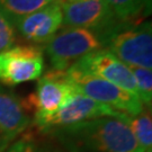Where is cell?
Returning a JSON list of instances; mask_svg holds the SVG:
<instances>
[{"instance_id":"cell-1","label":"cell","mask_w":152,"mask_h":152,"mask_svg":"<svg viewBox=\"0 0 152 152\" xmlns=\"http://www.w3.org/2000/svg\"><path fill=\"white\" fill-rule=\"evenodd\" d=\"M126 117H99L46 132L72 152H143Z\"/></svg>"},{"instance_id":"cell-2","label":"cell","mask_w":152,"mask_h":152,"mask_svg":"<svg viewBox=\"0 0 152 152\" xmlns=\"http://www.w3.org/2000/svg\"><path fill=\"white\" fill-rule=\"evenodd\" d=\"M104 49L130 68H152L151 22L121 23L104 37Z\"/></svg>"},{"instance_id":"cell-3","label":"cell","mask_w":152,"mask_h":152,"mask_svg":"<svg viewBox=\"0 0 152 152\" xmlns=\"http://www.w3.org/2000/svg\"><path fill=\"white\" fill-rule=\"evenodd\" d=\"M52 70L65 71L77 60L90 52L104 49L97 33L78 27H65L45 43Z\"/></svg>"},{"instance_id":"cell-4","label":"cell","mask_w":152,"mask_h":152,"mask_svg":"<svg viewBox=\"0 0 152 152\" xmlns=\"http://www.w3.org/2000/svg\"><path fill=\"white\" fill-rule=\"evenodd\" d=\"M65 73L71 86L78 94L131 116L139 115L144 109L142 102L133 94L99 77L80 72L72 68H68Z\"/></svg>"},{"instance_id":"cell-5","label":"cell","mask_w":152,"mask_h":152,"mask_svg":"<svg viewBox=\"0 0 152 152\" xmlns=\"http://www.w3.org/2000/svg\"><path fill=\"white\" fill-rule=\"evenodd\" d=\"M126 115L127 114L112 108L110 106L76 92L54 114L34 118V124L41 132L46 133L51 130L70 126L99 117L110 116L124 118Z\"/></svg>"},{"instance_id":"cell-6","label":"cell","mask_w":152,"mask_h":152,"mask_svg":"<svg viewBox=\"0 0 152 152\" xmlns=\"http://www.w3.org/2000/svg\"><path fill=\"white\" fill-rule=\"evenodd\" d=\"M65 27L86 28L104 37L121 23L105 0H70L61 4Z\"/></svg>"},{"instance_id":"cell-7","label":"cell","mask_w":152,"mask_h":152,"mask_svg":"<svg viewBox=\"0 0 152 152\" xmlns=\"http://www.w3.org/2000/svg\"><path fill=\"white\" fill-rule=\"evenodd\" d=\"M43 70V50L38 45H18L0 52V82L6 86L36 80Z\"/></svg>"},{"instance_id":"cell-8","label":"cell","mask_w":152,"mask_h":152,"mask_svg":"<svg viewBox=\"0 0 152 152\" xmlns=\"http://www.w3.org/2000/svg\"><path fill=\"white\" fill-rule=\"evenodd\" d=\"M70 68L99 77L139 98L136 82L131 68L124 64L108 50L100 49L90 52L77 60Z\"/></svg>"},{"instance_id":"cell-9","label":"cell","mask_w":152,"mask_h":152,"mask_svg":"<svg viewBox=\"0 0 152 152\" xmlns=\"http://www.w3.org/2000/svg\"><path fill=\"white\" fill-rule=\"evenodd\" d=\"M38 79L35 91L24 103L26 108L34 110V118L54 114L76 94L65 71L51 70Z\"/></svg>"},{"instance_id":"cell-10","label":"cell","mask_w":152,"mask_h":152,"mask_svg":"<svg viewBox=\"0 0 152 152\" xmlns=\"http://www.w3.org/2000/svg\"><path fill=\"white\" fill-rule=\"evenodd\" d=\"M63 20L61 2L54 0L44 8L10 23L23 38L32 43H46L54 36Z\"/></svg>"},{"instance_id":"cell-11","label":"cell","mask_w":152,"mask_h":152,"mask_svg":"<svg viewBox=\"0 0 152 152\" xmlns=\"http://www.w3.org/2000/svg\"><path fill=\"white\" fill-rule=\"evenodd\" d=\"M32 124L25 104L0 86V152H5Z\"/></svg>"},{"instance_id":"cell-12","label":"cell","mask_w":152,"mask_h":152,"mask_svg":"<svg viewBox=\"0 0 152 152\" xmlns=\"http://www.w3.org/2000/svg\"><path fill=\"white\" fill-rule=\"evenodd\" d=\"M115 17L122 23L140 24L150 14L151 0H105Z\"/></svg>"},{"instance_id":"cell-13","label":"cell","mask_w":152,"mask_h":152,"mask_svg":"<svg viewBox=\"0 0 152 152\" xmlns=\"http://www.w3.org/2000/svg\"><path fill=\"white\" fill-rule=\"evenodd\" d=\"M126 123L130 126L139 147L143 152H150L152 148L151 109H143L139 115H127Z\"/></svg>"},{"instance_id":"cell-14","label":"cell","mask_w":152,"mask_h":152,"mask_svg":"<svg viewBox=\"0 0 152 152\" xmlns=\"http://www.w3.org/2000/svg\"><path fill=\"white\" fill-rule=\"evenodd\" d=\"M54 0H0V14L9 22L31 15Z\"/></svg>"},{"instance_id":"cell-15","label":"cell","mask_w":152,"mask_h":152,"mask_svg":"<svg viewBox=\"0 0 152 152\" xmlns=\"http://www.w3.org/2000/svg\"><path fill=\"white\" fill-rule=\"evenodd\" d=\"M137 87V96L142 104L151 109L152 104V71L144 68H131Z\"/></svg>"},{"instance_id":"cell-16","label":"cell","mask_w":152,"mask_h":152,"mask_svg":"<svg viewBox=\"0 0 152 152\" xmlns=\"http://www.w3.org/2000/svg\"><path fill=\"white\" fill-rule=\"evenodd\" d=\"M5 152H49L35 136L27 133L20 135L7 148Z\"/></svg>"},{"instance_id":"cell-17","label":"cell","mask_w":152,"mask_h":152,"mask_svg":"<svg viewBox=\"0 0 152 152\" xmlns=\"http://www.w3.org/2000/svg\"><path fill=\"white\" fill-rule=\"evenodd\" d=\"M16 42V31L10 22L0 14V52L14 46Z\"/></svg>"},{"instance_id":"cell-18","label":"cell","mask_w":152,"mask_h":152,"mask_svg":"<svg viewBox=\"0 0 152 152\" xmlns=\"http://www.w3.org/2000/svg\"><path fill=\"white\" fill-rule=\"evenodd\" d=\"M58 1H59V2H61V4H62V2H65V1H70V0H58Z\"/></svg>"},{"instance_id":"cell-19","label":"cell","mask_w":152,"mask_h":152,"mask_svg":"<svg viewBox=\"0 0 152 152\" xmlns=\"http://www.w3.org/2000/svg\"><path fill=\"white\" fill-rule=\"evenodd\" d=\"M150 152H151V151H150Z\"/></svg>"}]
</instances>
